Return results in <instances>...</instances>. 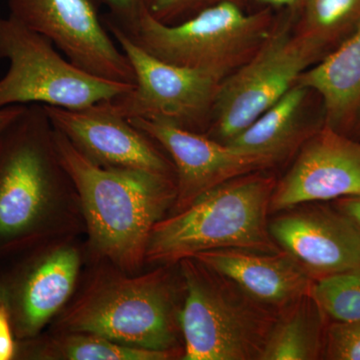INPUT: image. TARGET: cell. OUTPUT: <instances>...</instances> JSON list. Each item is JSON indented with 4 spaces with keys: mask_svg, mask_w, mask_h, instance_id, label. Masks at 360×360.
<instances>
[{
    "mask_svg": "<svg viewBox=\"0 0 360 360\" xmlns=\"http://www.w3.org/2000/svg\"><path fill=\"white\" fill-rule=\"evenodd\" d=\"M262 4L277 7H292L297 6L302 0H259Z\"/></svg>",
    "mask_w": 360,
    "mask_h": 360,
    "instance_id": "cell-28",
    "label": "cell"
},
{
    "mask_svg": "<svg viewBox=\"0 0 360 360\" xmlns=\"http://www.w3.org/2000/svg\"><path fill=\"white\" fill-rule=\"evenodd\" d=\"M53 143L61 167L77 189L98 252L132 271L146 260L155 225L176 198L169 175L96 165L54 129Z\"/></svg>",
    "mask_w": 360,
    "mask_h": 360,
    "instance_id": "cell-1",
    "label": "cell"
},
{
    "mask_svg": "<svg viewBox=\"0 0 360 360\" xmlns=\"http://www.w3.org/2000/svg\"><path fill=\"white\" fill-rule=\"evenodd\" d=\"M328 319L312 293L281 309L258 360H315L323 356Z\"/></svg>",
    "mask_w": 360,
    "mask_h": 360,
    "instance_id": "cell-18",
    "label": "cell"
},
{
    "mask_svg": "<svg viewBox=\"0 0 360 360\" xmlns=\"http://www.w3.org/2000/svg\"><path fill=\"white\" fill-rule=\"evenodd\" d=\"M169 155L176 182V212L229 180L259 172L272 163L262 156L239 150L200 132L172 123L131 118Z\"/></svg>",
    "mask_w": 360,
    "mask_h": 360,
    "instance_id": "cell-12",
    "label": "cell"
},
{
    "mask_svg": "<svg viewBox=\"0 0 360 360\" xmlns=\"http://www.w3.org/2000/svg\"><path fill=\"white\" fill-rule=\"evenodd\" d=\"M297 84L323 99L326 125L338 130L360 105V20L326 58L305 70Z\"/></svg>",
    "mask_w": 360,
    "mask_h": 360,
    "instance_id": "cell-16",
    "label": "cell"
},
{
    "mask_svg": "<svg viewBox=\"0 0 360 360\" xmlns=\"http://www.w3.org/2000/svg\"><path fill=\"white\" fill-rule=\"evenodd\" d=\"M179 316L169 276L158 269L139 277H101L58 326L65 333H90L129 347L174 352Z\"/></svg>",
    "mask_w": 360,
    "mask_h": 360,
    "instance_id": "cell-5",
    "label": "cell"
},
{
    "mask_svg": "<svg viewBox=\"0 0 360 360\" xmlns=\"http://www.w3.org/2000/svg\"><path fill=\"white\" fill-rule=\"evenodd\" d=\"M212 4L213 0H146V11L160 22L174 25Z\"/></svg>",
    "mask_w": 360,
    "mask_h": 360,
    "instance_id": "cell-23",
    "label": "cell"
},
{
    "mask_svg": "<svg viewBox=\"0 0 360 360\" xmlns=\"http://www.w3.org/2000/svg\"><path fill=\"white\" fill-rule=\"evenodd\" d=\"M333 206L347 215L360 232V193L335 200Z\"/></svg>",
    "mask_w": 360,
    "mask_h": 360,
    "instance_id": "cell-26",
    "label": "cell"
},
{
    "mask_svg": "<svg viewBox=\"0 0 360 360\" xmlns=\"http://www.w3.org/2000/svg\"><path fill=\"white\" fill-rule=\"evenodd\" d=\"M44 108L53 129L96 165L146 170L175 179L174 165L160 153L158 143L116 112L110 101L82 110Z\"/></svg>",
    "mask_w": 360,
    "mask_h": 360,
    "instance_id": "cell-11",
    "label": "cell"
},
{
    "mask_svg": "<svg viewBox=\"0 0 360 360\" xmlns=\"http://www.w3.org/2000/svg\"><path fill=\"white\" fill-rule=\"evenodd\" d=\"M359 110H360V105H359Z\"/></svg>",
    "mask_w": 360,
    "mask_h": 360,
    "instance_id": "cell-29",
    "label": "cell"
},
{
    "mask_svg": "<svg viewBox=\"0 0 360 360\" xmlns=\"http://www.w3.org/2000/svg\"><path fill=\"white\" fill-rule=\"evenodd\" d=\"M309 89L296 84L277 103L258 116L226 144L262 156L274 165L290 155L309 136L302 124L303 103Z\"/></svg>",
    "mask_w": 360,
    "mask_h": 360,
    "instance_id": "cell-17",
    "label": "cell"
},
{
    "mask_svg": "<svg viewBox=\"0 0 360 360\" xmlns=\"http://www.w3.org/2000/svg\"><path fill=\"white\" fill-rule=\"evenodd\" d=\"M25 105H13L0 110V132L25 110Z\"/></svg>",
    "mask_w": 360,
    "mask_h": 360,
    "instance_id": "cell-27",
    "label": "cell"
},
{
    "mask_svg": "<svg viewBox=\"0 0 360 360\" xmlns=\"http://www.w3.org/2000/svg\"><path fill=\"white\" fill-rule=\"evenodd\" d=\"M174 352H156L120 345L96 335L65 333L56 340L37 342L21 340L18 356L26 359L68 360H167Z\"/></svg>",
    "mask_w": 360,
    "mask_h": 360,
    "instance_id": "cell-19",
    "label": "cell"
},
{
    "mask_svg": "<svg viewBox=\"0 0 360 360\" xmlns=\"http://www.w3.org/2000/svg\"><path fill=\"white\" fill-rule=\"evenodd\" d=\"M360 193V141L326 125L304 141L292 167L276 182L270 212Z\"/></svg>",
    "mask_w": 360,
    "mask_h": 360,
    "instance_id": "cell-13",
    "label": "cell"
},
{
    "mask_svg": "<svg viewBox=\"0 0 360 360\" xmlns=\"http://www.w3.org/2000/svg\"><path fill=\"white\" fill-rule=\"evenodd\" d=\"M193 258L236 283L257 302L281 310L312 291L314 281L284 251H205Z\"/></svg>",
    "mask_w": 360,
    "mask_h": 360,
    "instance_id": "cell-15",
    "label": "cell"
},
{
    "mask_svg": "<svg viewBox=\"0 0 360 360\" xmlns=\"http://www.w3.org/2000/svg\"><path fill=\"white\" fill-rule=\"evenodd\" d=\"M360 20V0H305L300 32L323 44L340 37Z\"/></svg>",
    "mask_w": 360,
    "mask_h": 360,
    "instance_id": "cell-21",
    "label": "cell"
},
{
    "mask_svg": "<svg viewBox=\"0 0 360 360\" xmlns=\"http://www.w3.org/2000/svg\"><path fill=\"white\" fill-rule=\"evenodd\" d=\"M324 46L288 25L271 28L251 58L220 82L212 112L214 139L227 143L277 103L317 63Z\"/></svg>",
    "mask_w": 360,
    "mask_h": 360,
    "instance_id": "cell-8",
    "label": "cell"
},
{
    "mask_svg": "<svg viewBox=\"0 0 360 360\" xmlns=\"http://www.w3.org/2000/svg\"><path fill=\"white\" fill-rule=\"evenodd\" d=\"M8 307L0 302V360H13L18 356L20 343Z\"/></svg>",
    "mask_w": 360,
    "mask_h": 360,
    "instance_id": "cell-25",
    "label": "cell"
},
{
    "mask_svg": "<svg viewBox=\"0 0 360 360\" xmlns=\"http://www.w3.org/2000/svg\"><path fill=\"white\" fill-rule=\"evenodd\" d=\"M276 181L252 172L229 180L161 219L151 231L146 260L172 264L205 251H283L269 232L267 215Z\"/></svg>",
    "mask_w": 360,
    "mask_h": 360,
    "instance_id": "cell-2",
    "label": "cell"
},
{
    "mask_svg": "<svg viewBox=\"0 0 360 360\" xmlns=\"http://www.w3.org/2000/svg\"><path fill=\"white\" fill-rule=\"evenodd\" d=\"M331 322H360V267L317 279L311 291Z\"/></svg>",
    "mask_w": 360,
    "mask_h": 360,
    "instance_id": "cell-20",
    "label": "cell"
},
{
    "mask_svg": "<svg viewBox=\"0 0 360 360\" xmlns=\"http://www.w3.org/2000/svg\"><path fill=\"white\" fill-rule=\"evenodd\" d=\"M44 105L27 104L0 132V260L32 245L66 172Z\"/></svg>",
    "mask_w": 360,
    "mask_h": 360,
    "instance_id": "cell-3",
    "label": "cell"
},
{
    "mask_svg": "<svg viewBox=\"0 0 360 360\" xmlns=\"http://www.w3.org/2000/svg\"><path fill=\"white\" fill-rule=\"evenodd\" d=\"M270 21L269 13L248 14L234 2L219 0L174 25L144 11L129 37L161 60L224 79L257 51L271 30Z\"/></svg>",
    "mask_w": 360,
    "mask_h": 360,
    "instance_id": "cell-6",
    "label": "cell"
},
{
    "mask_svg": "<svg viewBox=\"0 0 360 360\" xmlns=\"http://www.w3.org/2000/svg\"><path fill=\"white\" fill-rule=\"evenodd\" d=\"M0 60L8 70L0 77V110L41 104L82 110L134 89V84L94 77L61 56L44 35L13 16H0Z\"/></svg>",
    "mask_w": 360,
    "mask_h": 360,
    "instance_id": "cell-7",
    "label": "cell"
},
{
    "mask_svg": "<svg viewBox=\"0 0 360 360\" xmlns=\"http://www.w3.org/2000/svg\"><path fill=\"white\" fill-rule=\"evenodd\" d=\"M101 2L108 9L103 18L115 23L130 37L136 33L146 11V0H101Z\"/></svg>",
    "mask_w": 360,
    "mask_h": 360,
    "instance_id": "cell-24",
    "label": "cell"
},
{
    "mask_svg": "<svg viewBox=\"0 0 360 360\" xmlns=\"http://www.w3.org/2000/svg\"><path fill=\"white\" fill-rule=\"evenodd\" d=\"M7 6L8 15L51 40L80 70L135 84L129 58L99 15L101 0H7Z\"/></svg>",
    "mask_w": 360,
    "mask_h": 360,
    "instance_id": "cell-10",
    "label": "cell"
},
{
    "mask_svg": "<svg viewBox=\"0 0 360 360\" xmlns=\"http://www.w3.org/2000/svg\"><path fill=\"white\" fill-rule=\"evenodd\" d=\"M186 300L179 312L184 360H258L277 315L196 260L180 262Z\"/></svg>",
    "mask_w": 360,
    "mask_h": 360,
    "instance_id": "cell-4",
    "label": "cell"
},
{
    "mask_svg": "<svg viewBox=\"0 0 360 360\" xmlns=\"http://www.w3.org/2000/svg\"><path fill=\"white\" fill-rule=\"evenodd\" d=\"M269 227L276 245L314 281L360 267V232L335 206L307 203Z\"/></svg>",
    "mask_w": 360,
    "mask_h": 360,
    "instance_id": "cell-14",
    "label": "cell"
},
{
    "mask_svg": "<svg viewBox=\"0 0 360 360\" xmlns=\"http://www.w3.org/2000/svg\"><path fill=\"white\" fill-rule=\"evenodd\" d=\"M103 21L129 58L135 77L134 89L110 101L111 108L127 120L172 123L200 132L212 115L222 79L205 70L161 60L115 23Z\"/></svg>",
    "mask_w": 360,
    "mask_h": 360,
    "instance_id": "cell-9",
    "label": "cell"
},
{
    "mask_svg": "<svg viewBox=\"0 0 360 360\" xmlns=\"http://www.w3.org/2000/svg\"><path fill=\"white\" fill-rule=\"evenodd\" d=\"M322 359L360 360V322H329Z\"/></svg>",
    "mask_w": 360,
    "mask_h": 360,
    "instance_id": "cell-22",
    "label": "cell"
}]
</instances>
